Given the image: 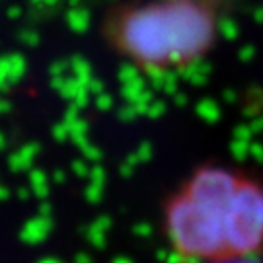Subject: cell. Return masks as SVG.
Masks as SVG:
<instances>
[{
    "label": "cell",
    "instance_id": "3957f363",
    "mask_svg": "<svg viewBox=\"0 0 263 263\" xmlns=\"http://www.w3.org/2000/svg\"><path fill=\"white\" fill-rule=\"evenodd\" d=\"M193 263H259L255 257H238V259H215V261H193Z\"/></svg>",
    "mask_w": 263,
    "mask_h": 263
},
{
    "label": "cell",
    "instance_id": "6da1fadb",
    "mask_svg": "<svg viewBox=\"0 0 263 263\" xmlns=\"http://www.w3.org/2000/svg\"><path fill=\"white\" fill-rule=\"evenodd\" d=\"M172 248L189 261L255 257L263 250V183L224 168H203L166 207Z\"/></svg>",
    "mask_w": 263,
    "mask_h": 263
},
{
    "label": "cell",
    "instance_id": "7a4b0ae2",
    "mask_svg": "<svg viewBox=\"0 0 263 263\" xmlns=\"http://www.w3.org/2000/svg\"><path fill=\"white\" fill-rule=\"evenodd\" d=\"M216 18L203 0H148L117 10L109 41L123 57L148 70L181 68L213 45Z\"/></svg>",
    "mask_w": 263,
    "mask_h": 263
}]
</instances>
